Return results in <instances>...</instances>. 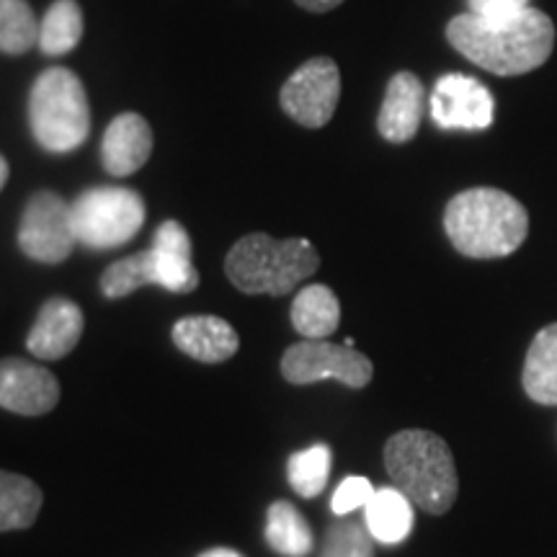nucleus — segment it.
<instances>
[{
    "label": "nucleus",
    "mask_w": 557,
    "mask_h": 557,
    "mask_svg": "<svg viewBox=\"0 0 557 557\" xmlns=\"http://www.w3.org/2000/svg\"><path fill=\"white\" fill-rule=\"evenodd\" d=\"M447 39L478 67L511 78L545 65L555 47V24L545 11L532 5L500 26H487L472 13H459L447 24Z\"/></svg>",
    "instance_id": "nucleus-1"
},
{
    "label": "nucleus",
    "mask_w": 557,
    "mask_h": 557,
    "mask_svg": "<svg viewBox=\"0 0 557 557\" xmlns=\"http://www.w3.org/2000/svg\"><path fill=\"white\" fill-rule=\"evenodd\" d=\"M444 230L457 253L468 259H504L527 240L529 212L511 194L478 186L449 199Z\"/></svg>",
    "instance_id": "nucleus-2"
},
{
    "label": "nucleus",
    "mask_w": 557,
    "mask_h": 557,
    "mask_svg": "<svg viewBox=\"0 0 557 557\" xmlns=\"http://www.w3.org/2000/svg\"><path fill=\"white\" fill-rule=\"evenodd\" d=\"M385 470L403 496L431 517H442L455 506L457 465L442 436L423 429L398 431L385 444Z\"/></svg>",
    "instance_id": "nucleus-3"
},
{
    "label": "nucleus",
    "mask_w": 557,
    "mask_h": 557,
    "mask_svg": "<svg viewBox=\"0 0 557 557\" xmlns=\"http://www.w3.org/2000/svg\"><path fill=\"white\" fill-rule=\"evenodd\" d=\"M320 267L318 250L310 240H274L267 233L246 235L230 248L225 274L233 287L246 295L284 297L310 278Z\"/></svg>",
    "instance_id": "nucleus-4"
},
{
    "label": "nucleus",
    "mask_w": 557,
    "mask_h": 557,
    "mask_svg": "<svg viewBox=\"0 0 557 557\" xmlns=\"http://www.w3.org/2000/svg\"><path fill=\"white\" fill-rule=\"evenodd\" d=\"M32 135L45 150H78L90 135V107L78 75L50 67L34 81L29 94Z\"/></svg>",
    "instance_id": "nucleus-5"
},
{
    "label": "nucleus",
    "mask_w": 557,
    "mask_h": 557,
    "mask_svg": "<svg viewBox=\"0 0 557 557\" xmlns=\"http://www.w3.org/2000/svg\"><path fill=\"white\" fill-rule=\"evenodd\" d=\"M75 238L90 250H109L129 243L143 230L145 201L124 186H96L70 205Z\"/></svg>",
    "instance_id": "nucleus-6"
},
{
    "label": "nucleus",
    "mask_w": 557,
    "mask_h": 557,
    "mask_svg": "<svg viewBox=\"0 0 557 557\" xmlns=\"http://www.w3.org/2000/svg\"><path fill=\"white\" fill-rule=\"evenodd\" d=\"M282 374L292 385H312L320 380H338L341 385L361 389L374 377V367L357 348L331 344V341H299L282 357Z\"/></svg>",
    "instance_id": "nucleus-7"
},
{
    "label": "nucleus",
    "mask_w": 557,
    "mask_h": 557,
    "mask_svg": "<svg viewBox=\"0 0 557 557\" xmlns=\"http://www.w3.org/2000/svg\"><path fill=\"white\" fill-rule=\"evenodd\" d=\"M73 209L60 194L37 191L26 201L18 222V248L39 263H62L73 253Z\"/></svg>",
    "instance_id": "nucleus-8"
},
{
    "label": "nucleus",
    "mask_w": 557,
    "mask_h": 557,
    "mask_svg": "<svg viewBox=\"0 0 557 557\" xmlns=\"http://www.w3.org/2000/svg\"><path fill=\"white\" fill-rule=\"evenodd\" d=\"M341 99V73L331 58H312L289 75L278 101L297 124L308 129L325 127Z\"/></svg>",
    "instance_id": "nucleus-9"
},
{
    "label": "nucleus",
    "mask_w": 557,
    "mask_h": 557,
    "mask_svg": "<svg viewBox=\"0 0 557 557\" xmlns=\"http://www.w3.org/2000/svg\"><path fill=\"white\" fill-rule=\"evenodd\" d=\"M431 120L442 129H487L496 116L491 88L465 73H449L436 81L429 99Z\"/></svg>",
    "instance_id": "nucleus-10"
},
{
    "label": "nucleus",
    "mask_w": 557,
    "mask_h": 557,
    "mask_svg": "<svg viewBox=\"0 0 557 557\" xmlns=\"http://www.w3.org/2000/svg\"><path fill=\"white\" fill-rule=\"evenodd\" d=\"M60 403V382L50 369L26 359H0V408L45 416Z\"/></svg>",
    "instance_id": "nucleus-11"
},
{
    "label": "nucleus",
    "mask_w": 557,
    "mask_h": 557,
    "mask_svg": "<svg viewBox=\"0 0 557 557\" xmlns=\"http://www.w3.org/2000/svg\"><path fill=\"white\" fill-rule=\"evenodd\" d=\"M423 111H426V88L418 81V75L408 70L395 73L387 83L385 101H382L377 116L382 139L395 145L410 143L421 127Z\"/></svg>",
    "instance_id": "nucleus-12"
},
{
    "label": "nucleus",
    "mask_w": 557,
    "mask_h": 557,
    "mask_svg": "<svg viewBox=\"0 0 557 557\" xmlns=\"http://www.w3.org/2000/svg\"><path fill=\"white\" fill-rule=\"evenodd\" d=\"M83 336V312L73 299L52 297L41 305L37 320H34L26 348L37 359L54 361L67 357Z\"/></svg>",
    "instance_id": "nucleus-13"
},
{
    "label": "nucleus",
    "mask_w": 557,
    "mask_h": 557,
    "mask_svg": "<svg viewBox=\"0 0 557 557\" xmlns=\"http://www.w3.org/2000/svg\"><path fill=\"white\" fill-rule=\"evenodd\" d=\"M152 152V129L139 114H120L103 132L101 163L116 178L132 176L148 163Z\"/></svg>",
    "instance_id": "nucleus-14"
},
{
    "label": "nucleus",
    "mask_w": 557,
    "mask_h": 557,
    "mask_svg": "<svg viewBox=\"0 0 557 557\" xmlns=\"http://www.w3.org/2000/svg\"><path fill=\"white\" fill-rule=\"evenodd\" d=\"M173 344L201 364H220L235 357L240 338L227 320L218 315H189L173 325Z\"/></svg>",
    "instance_id": "nucleus-15"
},
{
    "label": "nucleus",
    "mask_w": 557,
    "mask_h": 557,
    "mask_svg": "<svg viewBox=\"0 0 557 557\" xmlns=\"http://www.w3.org/2000/svg\"><path fill=\"white\" fill-rule=\"evenodd\" d=\"M152 250H156L160 287L189 295L199 287V271L191 261V238L184 225L176 220H165L152 235Z\"/></svg>",
    "instance_id": "nucleus-16"
},
{
    "label": "nucleus",
    "mask_w": 557,
    "mask_h": 557,
    "mask_svg": "<svg viewBox=\"0 0 557 557\" xmlns=\"http://www.w3.org/2000/svg\"><path fill=\"white\" fill-rule=\"evenodd\" d=\"M413 504L395 485L380 487L364 506V524L372 540L382 545H398L413 532Z\"/></svg>",
    "instance_id": "nucleus-17"
},
{
    "label": "nucleus",
    "mask_w": 557,
    "mask_h": 557,
    "mask_svg": "<svg viewBox=\"0 0 557 557\" xmlns=\"http://www.w3.org/2000/svg\"><path fill=\"white\" fill-rule=\"evenodd\" d=\"M521 385L540 406H557V323L545 325L534 336L524 359Z\"/></svg>",
    "instance_id": "nucleus-18"
},
{
    "label": "nucleus",
    "mask_w": 557,
    "mask_h": 557,
    "mask_svg": "<svg viewBox=\"0 0 557 557\" xmlns=\"http://www.w3.org/2000/svg\"><path fill=\"white\" fill-rule=\"evenodd\" d=\"M292 325L302 338L323 341L338 331L341 302L325 284H310L297 292L292 302Z\"/></svg>",
    "instance_id": "nucleus-19"
},
{
    "label": "nucleus",
    "mask_w": 557,
    "mask_h": 557,
    "mask_svg": "<svg viewBox=\"0 0 557 557\" xmlns=\"http://www.w3.org/2000/svg\"><path fill=\"white\" fill-rule=\"evenodd\" d=\"M267 542L284 557H308L315 545L312 529L289 500H274L267 511Z\"/></svg>",
    "instance_id": "nucleus-20"
},
{
    "label": "nucleus",
    "mask_w": 557,
    "mask_h": 557,
    "mask_svg": "<svg viewBox=\"0 0 557 557\" xmlns=\"http://www.w3.org/2000/svg\"><path fill=\"white\" fill-rule=\"evenodd\" d=\"M41 491L29 478L0 470V532L29 529L39 517Z\"/></svg>",
    "instance_id": "nucleus-21"
},
{
    "label": "nucleus",
    "mask_w": 557,
    "mask_h": 557,
    "mask_svg": "<svg viewBox=\"0 0 557 557\" xmlns=\"http://www.w3.org/2000/svg\"><path fill=\"white\" fill-rule=\"evenodd\" d=\"M83 11L75 0H54L39 21V50L47 58H62L81 45Z\"/></svg>",
    "instance_id": "nucleus-22"
},
{
    "label": "nucleus",
    "mask_w": 557,
    "mask_h": 557,
    "mask_svg": "<svg viewBox=\"0 0 557 557\" xmlns=\"http://www.w3.org/2000/svg\"><path fill=\"white\" fill-rule=\"evenodd\" d=\"M156 284L160 287V271L156 250H139L135 256L111 263V267L101 274V292L109 299H122L137 292L139 287H148Z\"/></svg>",
    "instance_id": "nucleus-23"
},
{
    "label": "nucleus",
    "mask_w": 557,
    "mask_h": 557,
    "mask_svg": "<svg viewBox=\"0 0 557 557\" xmlns=\"http://www.w3.org/2000/svg\"><path fill=\"white\" fill-rule=\"evenodd\" d=\"M333 455L329 444H315V447L295 451L287 462V480L292 491L302 498H315L325 491L331 478Z\"/></svg>",
    "instance_id": "nucleus-24"
},
{
    "label": "nucleus",
    "mask_w": 557,
    "mask_h": 557,
    "mask_svg": "<svg viewBox=\"0 0 557 557\" xmlns=\"http://www.w3.org/2000/svg\"><path fill=\"white\" fill-rule=\"evenodd\" d=\"M39 45V21L26 0H0V52L26 54Z\"/></svg>",
    "instance_id": "nucleus-25"
},
{
    "label": "nucleus",
    "mask_w": 557,
    "mask_h": 557,
    "mask_svg": "<svg viewBox=\"0 0 557 557\" xmlns=\"http://www.w3.org/2000/svg\"><path fill=\"white\" fill-rule=\"evenodd\" d=\"M320 557H374V540L367 524L341 517L325 532Z\"/></svg>",
    "instance_id": "nucleus-26"
},
{
    "label": "nucleus",
    "mask_w": 557,
    "mask_h": 557,
    "mask_svg": "<svg viewBox=\"0 0 557 557\" xmlns=\"http://www.w3.org/2000/svg\"><path fill=\"white\" fill-rule=\"evenodd\" d=\"M372 496H374V485L369 483L367 478L351 475L336 487V493H333L331 511L336 513V517H348V513H354L357 508H364Z\"/></svg>",
    "instance_id": "nucleus-27"
},
{
    "label": "nucleus",
    "mask_w": 557,
    "mask_h": 557,
    "mask_svg": "<svg viewBox=\"0 0 557 557\" xmlns=\"http://www.w3.org/2000/svg\"><path fill=\"white\" fill-rule=\"evenodd\" d=\"M470 13L487 26L508 24L529 9V0H468Z\"/></svg>",
    "instance_id": "nucleus-28"
},
{
    "label": "nucleus",
    "mask_w": 557,
    "mask_h": 557,
    "mask_svg": "<svg viewBox=\"0 0 557 557\" xmlns=\"http://www.w3.org/2000/svg\"><path fill=\"white\" fill-rule=\"evenodd\" d=\"M299 9L310 11V13H329L333 9H338L344 0H295Z\"/></svg>",
    "instance_id": "nucleus-29"
},
{
    "label": "nucleus",
    "mask_w": 557,
    "mask_h": 557,
    "mask_svg": "<svg viewBox=\"0 0 557 557\" xmlns=\"http://www.w3.org/2000/svg\"><path fill=\"white\" fill-rule=\"evenodd\" d=\"M199 557H246V555H240L238 549H230V547H214V549H207V553H201Z\"/></svg>",
    "instance_id": "nucleus-30"
},
{
    "label": "nucleus",
    "mask_w": 557,
    "mask_h": 557,
    "mask_svg": "<svg viewBox=\"0 0 557 557\" xmlns=\"http://www.w3.org/2000/svg\"><path fill=\"white\" fill-rule=\"evenodd\" d=\"M5 181H9V160L0 156V191H3Z\"/></svg>",
    "instance_id": "nucleus-31"
}]
</instances>
